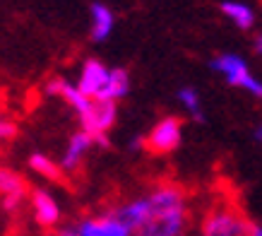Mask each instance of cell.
Wrapping results in <instances>:
<instances>
[{"label": "cell", "mask_w": 262, "mask_h": 236, "mask_svg": "<svg viewBox=\"0 0 262 236\" xmlns=\"http://www.w3.org/2000/svg\"><path fill=\"white\" fill-rule=\"evenodd\" d=\"M253 46H255V53H257V55H262V32H260V34H255Z\"/></svg>", "instance_id": "cell-19"}, {"label": "cell", "mask_w": 262, "mask_h": 236, "mask_svg": "<svg viewBox=\"0 0 262 236\" xmlns=\"http://www.w3.org/2000/svg\"><path fill=\"white\" fill-rule=\"evenodd\" d=\"M181 140H183L181 118L166 116V118H161L159 123L151 128V133L147 135V150L157 152V154H168V152L178 150Z\"/></svg>", "instance_id": "cell-4"}, {"label": "cell", "mask_w": 262, "mask_h": 236, "mask_svg": "<svg viewBox=\"0 0 262 236\" xmlns=\"http://www.w3.org/2000/svg\"><path fill=\"white\" fill-rule=\"evenodd\" d=\"M17 135V126L10 121V118H0V142L12 140Z\"/></svg>", "instance_id": "cell-17"}, {"label": "cell", "mask_w": 262, "mask_h": 236, "mask_svg": "<svg viewBox=\"0 0 262 236\" xmlns=\"http://www.w3.org/2000/svg\"><path fill=\"white\" fill-rule=\"evenodd\" d=\"M108 75H111V68H106L99 58H87V61L82 63L80 77H77L75 85H77V89H80L87 99H99L101 89L106 87V82H108Z\"/></svg>", "instance_id": "cell-8"}, {"label": "cell", "mask_w": 262, "mask_h": 236, "mask_svg": "<svg viewBox=\"0 0 262 236\" xmlns=\"http://www.w3.org/2000/svg\"><path fill=\"white\" fill-rule=\"evenodd\" d=\"M96 142H94V135H89V133H84V130H77V133L72 135L70 140H68V147H65V152H63V157H60V169H63L65 173H70V171H75L77 166L82 164V159L87 157V152L94 147Z\"/></svg>", "instance_id": "cell-11"}, {"label": "cell", "mask_w": 262, "mask_h": 236, "mask_svg": "<svg viewBox=\"0 0 262 236\" xmlns=\"http://www.w3.org/2000/svg\"><path fill=\"white\" fill-rule=\"evenodd\" d=\"M29 195H32V190L22 176L8 166H0V207L5 212H15L24 203V198Z\"/></svg>", "instance_id": "cell-6"}, {"label": "cell", "mask_w": 262, "mask_h": 236, "mask_svg": "<svg viewBox=\"0 0 262 236\" xmlns=\"http://www.w3.org/2000/svg\"><path fill=\"white\" fill-rule=\"evenodd\" d=\"M29 200H32V210H34V220H36V224L43 229H53L60 222V205H58V200L48 190L43 188H32V195H29Z\"/></svg>", "instance_id": "cell-9"}, {"label": "cell", "mask_w": 262, "mask_h": 236, "mask_svg": "<svg viewBox=\"0 0 262 236\" xmlns=\"http://www.w3.org/2000/svg\"><path fill=\"white\" fill-rule=\"evenodd\" d=\"M118 109L113 102H101V99H92V106L84 116H80V126L89 135H106V130L116 123Z\"/></svg>", "instance_id": "cell-7"}, {"label": "cell", "mask_w": 262, "mask_h": 236, "mask_svg": "<svg viewBox=\"0 0 262 236\" xmlns=\"http://www.w3.org/2000/svg\"><path fill=\"white\" fill-rule=\"evenodd\" d=\"M51 236H80V234H77V229H58Z\"/></svg>", "instance_id": "cell-18"}, {"label": "cell", "mask_w": 262, "mask_h": 236, "mask_svg": "<svg viewBox=\"0 0 262 236\" xmlns=\"http://www.w3.org/2000/svg\"><path fill=\"white\" fill-rule=\"evenodd\" d=\"M253 236H262V224H255L253 227Z\"/></svg>", "instance_id": "cell-21"}, {"label": "cell", "mask_w": 262, "mask_h": 236, "mask_svg": "<svg viewBox=\"0 0 262 236\" xmlns=\"http://www.w3.org/2000/svg\"><path fill=\"white\" fill-rule=\"evenodd\" d=\"M147 220L135 236H183L190 227L185 190L176 183H157L144 193Z\"/></svg>", "instance_id": "cell-1"}, {"label": "cell", "mask_w": 262, "mask_h": 236, "mask_svg": "<svg viewBox=\"0 0 262 236\" xmlns=\"http://www.w3.org/2000/svg\"><path fill=\"white\" fill-rule=\"evenodd\" d=\"M75 229H77L80 236H135L133 229L116 214V210H113V212L84 217Z\"/></svg>", "instance_id": "cell-5"}, {"label": "cell", "mask_w": 262, "mask_h": 236, "mask_svg": "<svg viewBox=\"0 0 262 236\" xmlns=\"http://www.w3.org/2000/svg\"><path fill=\"white\" fill-rule=\"evenodd\" d=\"M222 12L229 17L231 22L236 24L238 29L248 32V29H253L255 27V10L248 5V3H238V0H224L222 5Z\"/></svg>", "instance_id": "cell-14"}, {"label": "cell", "mask_w": 262, "mask_h": 236, "mask_svg": "<svg viewBox=\"0 0 262 236\" xmlns=\"http://www.w3.org/2000/svg\"><path fill=\"white\" fill-rule=\"evenodd\" d=\"M46 94L58 96V99H63L65 104H70L72 109L77 111V118L84 116V113L89 111V106H92V99H87V96L77 89V85H72L70 80H65V77H51L46 82Z\"/></svg>", "instance_id": "cell-10"}, {"label": "cell", "mask_w": 262, "mask_h": 236, "mask_svg": "<svg viewBox=\"0 0 262 236\" xmlns=\"http://www.w3.org/2000/svg\"><path fill=\"white\" fill-rule=\"evenodd\" d=\"M176 96H178L181 106L188 111V116H190L195 123H202V121H205L202 102H200V94H198V89H195V87H181V89L176 92Z\"/></svg>", "instance_id": "cell-16"}, {"label": "cell", "mask_w": 262, "mask_h": 236, "mask_svg": "<svg viewBox=\"0 0 262 236\" xmlns=\"http://www.w3.org/2000/svg\"><path fill=\"white\" fill-rule=\"evenodd\" d=\"M253 137H255V140H257V142H262V121H260V123H257V126H255V130H253Z\"/></svg>", "instance_id": "cell-20"}, {"label": "cell", "mask_w": 262, "mask_h": 236, "mask_svg": "<svg viewBox=\"0 0 262 236\" xmlns=\"http://www.w3.org/2000/svg\"><path fill=\"white\" fill-rule=\"evenodd\" d=\"M89 22H92V39L94 41H106L113 32L116 24V15L108 5L103 3H92L89 5Z\"/></svg>", "instance_id": "cell-12"}, {"label": "cell", "mask_w": 262, "mask_h": 236, "mask_svg": "<svg viewBox=\"0 0 262 236\" xmlns=\"http://www.w3.org/2000/svg\"><path fill=\"white\" fill-rule=\"evenodd\" d=\"M209 68L214 72H219L226 85L238 87V89H246L250 96L255 99H262V82L255 77L250 68H248L246 58L238 53H219L209 61Z\"/></svg>", "instance_id": "cell-3"}, {"label": "cell", "mask_w": 262, "mask_h": 236, "mask_svg": "<svg viewBox=\"0 0 262 236\" xmlns=\"http://www.w3.org/2000/svg\"><path fill=\"white\" fill-rule=\"evenodd\" d=\"M255 222H250L233 203L212 205L202 217L200 236H253Z\"/></svg>", "instance_id": "cell-2"}, {"label": "cell", "mask_w": 262, "mask_h": 236, "mask_svg": "<svg viewBox=\"0 0 262 236\" xmlns=\"http://www.w3.org/2000/svg\"><path fill=\"white\" fill-rule=\"evenodd\" d=\"M29 166H32L34 173H39V176H43V179H48V181H60L63 173H65L58 162H53L51 157L41 154V152H34L32 157H29Z\"/></svg>", "instance_id": "cell-15"}, {"label": "cell", "mask_w": 262, "mask_h": 236, "mask_svg": "<svg viewBox=\"0 0 262 236\" xmlns=\"http://www.w3.org/2000/svg\"><path fill=\"white\" fill-rule=\"evenodd\" d=\"M130 92V75H127L125 68H111V75H108V82L101 89L99 99L101 102H118Z\"/></svg>", "instance_id": "cell-13"}]
</instances>
